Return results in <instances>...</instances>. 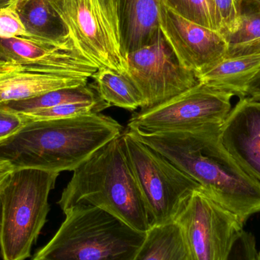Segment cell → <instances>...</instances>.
I'll list each match as a JSON object with an SVG mask.
<instances>
[{"label":"cell","instance_id":"8fae6325","mask_svg":"<svg viewBox=\"0 0 260 260\" xmlns=\"http://www.w3.org/2000/svg\"><path fill=\"white\" fill-rule=\"evenodd\" d=\"M159 26L180 62L197 76L227 54L229 44L219 32L180 16L161 2Z\"/></svg>","mask_w":260,"mask_h":260},{"label":"cell","instance_id":"7c38bea8","mask_svg":"<svg viewBox=\"0 0 260 260\" xmlns=\"http://www.w3.org/2000/svg\"><path fill=\"white\" fill-rule=\"evenodd\" d=\"M0 61L62 74L92 78L99 68L72 42L35 38H0Z\"/></svg>","mask_w":260,"mask_h":260},{"label":"cell","instance_id":"8992f818","mask_svg":"<svg viewBox=\"0 0 260 260\" xmlns=\"http://www.w3.org/2000/svg\"><path fill=\"white\" fill-rule=\"evenodd\" d=\"M76 48L97 66L126 73L117 0H49Z\"/></svg>","mask_w":260,"mask_h":260},{"label":"cell","instance_id":"e0dca14e","mask_svg":"<svg viewBox=\"0 0 260 260\" xmlns=\"http://www.w3.org/2000/svg\"><path fill=\"white\" fill-rule=\"evenodd\" d=\"M15 9L30 38L56 43L70 40L65 25L49 0H25Z\"/></svg>","mask_w":260,"mask_h":260},{"label":"cell","instance_id":"4316f807","mask_svg":"<svg viewBox=\"0 0 260 260\" xmlns=\"http://www.w3.org/2000/svg\"><path fill=\"white\" fill-rule=\"evenodd\" d=\"M24 125L19 114L0 106V142L18 133Z\"/></svg>","mask_w":260,"mask_h":260},{"label":"cell","instance_id":"f1b7e54d","mask_svg":"<svg viewBox=\"0 0 260 260\" xmlns=\"http://www.w3.org/2000/svg\"><path fill=\"white\" fill-rule=\"evenodd\" d=\"M242 13L260 15V0H244Z\"/></svg>","mask_w":260,"mask_h":260},{"label":"cell","instance_id":"1f68e13d","mask_svg":"<svg viewBox=\"0 0 260 260\" xmlns=\"http://www.w3.org/2000/svg\"><path fill=\"white\" fill-rule=\"evenodd\" d=\"M25 1V0H15V2H14L13 4L12 5V7L16 8L17 6H18V5L21 4V3H22L23 2Z\"/></svg>","mask_w":260,"mask_h":260},{"label":"cell","instance_id":"4dcf8cb0","mask_svg":"<svg viewBox=\"0 0 260 260\" xmlns=\"http://www.w3.org/2000/svg\"><path fill=\"white\" fill-rule=\"evenodd\" d=\"M15 0H0V9L12 6Z\"/></svg>","mask_w":260,"mask_h":260},{"label":"cell","instance_id":"7402d4cb","mask_svg":"<svg viewBox=\"0 0 260 260\" xmlns=\"http://www.w3.org/2000/svg\"><path fill=\"white\" fill-rule=\"evenodd\" d=\"M110 105L104 100L94 102H77L65 104L53 108L37 110L26 114H19L24 123L40 120L69 118L85 114L102 113Z\"/></svg>","mask_w":260,"mask_h":260},{"label":"cell","instance_id":"cb8c5ba5","mask_svg":"<svg viewBox=\"0 0 260 260\" xmlns=\"http://www.w3.org/2000/svg\"><path fill=\"white\" fill-rule=\"evenodd\" d=\"M180 16L212 30H216L213 14L208 0H160Z\"/></svg>","mask_w":260,"mask_h":260},{"label":"cell","instance_id":"ba28073f","mask_svg":"<svg viewBox=\"0 0 260 260\" xmlns=\"http://www.w3.org/2000/svg\"><path fill=\"white\" fill-rule=\"evenodd\" d=\"M233 97L200 82L160 105L135 113L126 129L154 133L222 124L232 111Z\"/></svg>","mask_w":260,"mask_h":260},{"label":"cell","instance_id":"d4e9b609","mask_svg":"<svg viewBox=\"0 0 260 260\" xmlns=\"http://www.w3.org/2000/svg\"><path fill=\"white\" fill-rule=\"evenodd\" d=\"M27 37L29 35L16 9L12 6L0 9V38L9 39Z\"/></svg>","mask_w":260,"mask_h":260},{"label":"cell","instance_id":"4fadbf2b","mask_svg":"<svg viewBox=\"0 0 260 260\" xmlns=\"http://www.w3.org/2000/svg\"><path fill=\"white\" fill-rule=\"evenodd\" d=\"M220 137L241 169L260 183V100L240 99L221 124Z\"/></svg>","mask_w":260,"mask_h":260},{"label":"cell","instance_id":"6da1fadb","mask_svg":"<svg viewBox=\"0 0 260 260\" xmlns=\"http://www.w3.org/2000/svg\"><path fill=\"white\" fill-rule=\"evenodd\" d=\"M221 126L154 133L124 131L165 156L245 224L260 212V183L247 175L224 148Z\"/></svg>","mask_w":260,"mask_h":260},{"label":"cell","instance_id":"d6986e66","mask_svg":"<svg viewBox=\"0 0 260 260\" xmlns=\"http://www.w3.org/2000/svg\"><path fill=\"white\" fill-rule=\"evenodd\" d=\"M100 97L110 106L134 111L144 105L143 98L134 82L126 76L102 67L93 75Z\"/></svg>","mask_w":260,"mask_h":260},{"label":"cell","instance_id":"603a6c76","mask_svg":"<svg viewBox=\"0 0 260 260\" xmlns=\"http://www.w3.org/2000/svg\"><path fill=\"white\" fill-rule=\"evenodd\" d=\"M217 31L224 37L236 31L241 22L244 0H208Z\"/></svg>","mask_w":260,"mask_h":260},{"label":"cell","instance_id":"5bb4252c","mask_svg":"<svg viewBox=\"0 0 260 260\" xmlns=\"http://www.w3.org/2000/svg\"><path fill=\"white\" fill-rule=\"evenodd\" d=\"M88 78L62 74L0 61V105L26 100L68 87L88 83Z\"/></svg>","mask_w":260,"mask_h":260},{"label":"cell","instance_id":"ffe728a7","mask_svg":"<svg viewBox=\"0 0 260 260\" xmlns=\"http://www.w3.org/2000/svg\"><path fill=\"white\" fill-rule=\"evenodd\" d=\"M103 100L94 83L68 87L18 102H7L0 106L17 114H26L37 110L53 108L65 104L94 102Z\"/></svg>","mask_w":260,"mask_h":260},{"label":"cell","instance_id":"ac0fdd59","mask_svg":"<svg viewBox=\"0 0 260 260\" xmlns=\"http://www.w3.org/2000/svg\"><path fill=\"white\" fill-rule=\"evenodd\" d=\"M133 260H192L178 224L174 221L153 226Z\"/></svg>","mask_w":260,"mask_h":260},{"label":"cell","instance_id":"9a60e30c","mask_svg":"<svg viewBox=\"0 0 260 260\" xmlns=\"http://www.w3.org/2000/svg\"><path fill=\"white\" fill-rule=\"evenodd\" d=\"M160 0H117L122 51L126 54L148 45L160 32Z\"/></svg>","mask_w":260,"mask_h":260},{"label":"cell","instance_id":"d6a6232c","mask_svg":"<svg viewBox=\"0 0 260 260\" xmlns=\"http://www.w3.org/2000/svg\"><path fill=\"white\" fill-rule=\"evenodd\" d=\"M2 221H3V215H2V205L0 201V233H1Z\"/></svg>","mask_w":260,"mask_h":260},{"label":"cell","instance_id":"3957f363","mask_svg":"<svg viewBox=\"0 0 260 260\" xmlns=\"http://www.w3.org/2000/svg\"><path fill=\"white\" fill-rule=\"evenodd\" d=\"M58 204L63 212L78 206L99 208L144 233L152 228L121 136L99 148L73 171Z\"/></svg>","mask_w":260,"mask_h":260},{"label":"cell","instance_id":"7a4b0ae2","mask_svg":"<svg viewBox=\"0 0 260 260\" xmlns=\"http://www.w3.org/2000/svg\"><path fill=\"white\" fill-rule=\"evenodd\" d=\"M123 131L117 120L102 113L28 122L0 142V159L14 170L74 171Z\"/></svg>","mask_w":260,"mask_h":260},{"label":"cell","instance_id":"5b68a950","mask_svg":"<svg viewBox=\"0 0 260 260\" xmlns=\"http://www.w3.org/2000/svg\"><path fill=\"white\" fill-rule=\"evenodd\" d=\"M59 173L15 169L0 186V252L3 260H25L50 212L49 196Z\"/></svg>","mask_w":260,"mask_h":260},{"label":"cell","instance_id":"836d02e7","mask_svg":"<svg viewBox=\"0 0 260 260\" xmlns=\"http://www.w3.org/2000/svg\"><path fill=\"white\" fill-rule=\"evenodd\" d=\"M258 260H260V252H258Z\"/></svg>","mask_w":260,"mask_h":260},{"label":"cell","instance_id":"44dd1931","mask_svg":"<svg viewBox=\"0 0 260 260\" xmlns=\"http://www.w3.org/2000/svg\"><path fill=\"white\" fill-rule=\"evenodd\" d=\"M225 39L229 44L225 57L260 54V15L242 13L239 27Z\"/></svg>","mask_w":260,"mask_h":260},{"label":"cell","instance_id":"83f0119b","mask_svg":"<svg viewBox=\"0 0 260 260\" xmlns=\"http://www.w3.org/2000/svg\"><path fill=\"white\" fill-rule=\"evenodd\" d=\"M244 94L246 98L260 100V69L246 85Z\"/></svg>","mask_w":260,"mask_h":260},{"label":"cell","instance_id":"484cf974","mask_svg":"<svg viewBox=\"0 0 260 260\" xmlns=\"http://www.w3.org/2000/svg\"><path fill=\"white\" fill-rule=\"evenodd\" d=\"M227 260H258L256 238L243 230L237 236Z\"/></svg>","mask_w":260,"mask_h":260},{"label":"cell","instance_id":"9c48e42d","mask_svg":"<svg viewBox=\"0 0 260 260\" xmlns=\"http://www.w3.org/2000/svg\"><path fill=\"white\" fill-rule=\"evenodd\" d=\"M174 221L181 230L192 260H227L244 225L203 189L189 196Z\"/></svg>","mask_w":260,"mask_h":260},{"label":"cell","instance_id":"277c9868","mask_svg":"<svg viewBox=\"0 0 260 260\" xmlns=\"http://www.w3.org/2000/svg\"><path fill=\"white\" fill-rule=\"evenodd\" d=\"M33 260H133L146 234L106 211L78 206Z\"/></svg>","mask_w":260,"mask_h":260},{"label":"cell","instance_id":"2e32d148","mask_svg":"<svg viewBox=\"0 0 260 260\" xmlns=\"http://www.w3.org/2000/svg\"><path fill=\"white\" fill-rule=\"evenodd\" d=\"M260 69V54L224 57L198 75L200 82L215 89L246 98V85Z\"/></svg>","mask_w":260,"mask_h":260},{"label":"cell","instance_id":"30bf717a","mask_svg":"<svg viewBox=\"0 0 260 260\" xmlns=\"http://www.w3.org/2000/svg\"><path fill=\"white\" fill-rule=\"evenodd\" d=\"M126 60L125 74L143 98L141 110L154 108L200 83L197 75L179 60L161 30L152 42L126 54Z\"/></svg>","mask_w":260,"mask_h":260},{"label":"cell","instance_id":"f546056e","mask_svg":"<svg viewBox=\"0 0 260 260\" xmlns=\"http://www.w3.org/2000/svg\"><path fill=\"white\" fill-rule=\"evenodd\" d=\"M13 171V167L9 162L0 159V186Z\"/></svg>","mask_w":260,"mask_h":260},{"label":"cell","instance_id":"52a82bcc","mask_svg":"<svg viewBox=\"0 0 260 260\" xmlns=\"http://www.w3.org/2000/svg\"><path fill=\"white\" fill-rule=\"evenodd\" d=\"M122 142L153 226L174 221L189 196L201 186L165 156L123 131Z\"/></svg>","mask_w":260,"mask_h":260}]
</instances>
